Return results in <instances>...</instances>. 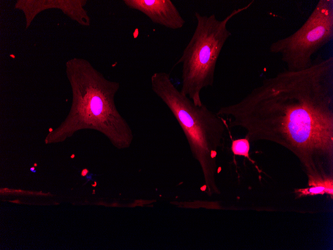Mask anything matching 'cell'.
I'll list each match as a JSON object with an SVG mask.
<instances>
[{"instance_id": "obj_1", "label": "cell", "mask_w": 333, "mask_h": 250, "mask_svg": "<svg viewBox=\"0 0 333 250\" xmlns=\"http://www.w3.org/2000/svg\"><path fill=\"white\" fill-rule=\"evenodd\" d=\"M217 114L227 118L230 128L245 129L249 141L268 140L288 148L309 177H320L316 160L333 158V58L266 78Z\"/></svg>"}, {"instance_id": "obj_2", "label": "cell", "mask_w": 333, "mask_h": 250, "mask_svg": "<svg viewBox=\"0 0 333 250\" xmlns=\"http://www.w3.org/2000/svg\"><path fill=\"white\" fill-rule=\"evenodd\" d=\"M151 83L153 91L169 108L183 131L202 169L208 193L215 192L217 149L226 128L225 120L204 104L195 105L175 87L169 73H153Z\"/></svg>"}, {"instance_id": "obj_3", "label": "cell", "mask_w": 333, "mask_h": 250, "mask_svg": "<svg viewBox=\"0 0 333 250\" xmlns=\"http://www.w3.org/2000/svg\"><path fill=\"white\" fill-rule=\"evenodd\" d=\"M253 3L234 9L222 20L215 14L202 15L195 12L196 26L189 42L175 65L182 64L180 92L195 105L203 103L200 92L212 86L216 65L222 48L231 35L227 28L228 22L234 16L248 8Z\"/></svg>"}, {"instance_id": "obj_4", "label": "cell", "mask_w": 333, "mask_h": 250, "mask_svg": "<svg viewBox=\"0 0 333 250\" xmlns=\"http://www.w3.org/2000/svg\"><path fill=\"white\" fill-rule=\"evenodd\" d=\"M84 65L78 84V126L98 129L119 148L128 147L133 138L132 130L117 110L114 100L119 83L105 80L87 64Z\"/></svg>"}, {"instance_id": "obj_5", "label": "cell", "mask_w": 333, "mask_h": 250, "mask_svg": "<svg viewBox=\"0 0 333 250\" xmlns=\"http://www.w3.org/2000/svg\"><path fill=\"white\" fill-rule=\"evenodd\" d=\"M333 38V1L320 0L304 24L296 31L271 43L269 51L280 55L289 71L306 69L313 55Z\"/></svg>"}, {"instance_id": "obj_6", "label": "cell", "mask_w": 333, "mask_h": 250, "mask_svg": "<svg viewBox=\"0 0 333 250\" xmlns=\"http://www.w3.org/2000/svg\"><path fill=\"white\" fill-rule=\"evenodd\" d=\"M123 1L130 8L144 13L153 22L168 28H181L185 22L170 0H123Z\"/></svg>"}, {"instance_id": "obj_7", "label": "cell", "mask_w": 333, "mask_h": 250, "mask_svg": "<svg viewBox=\"0 0 333 250\" xmlns=\"http://www.w3.org/2000/svg\"><path fill=\"white\" fill-rule=\"evenodd\" d=\"M309 185L313 186L310 188L300 190L303 194H324L325 193L333 195V182L332 178L309 180Z\"/></svg>"}, {"instance_id": "obj_8", "label": "cell", "mask_w": 333, "mask_h": 250, "mask_svg": "<svg viewBox=\"0 0 333 250\" xmlns=\"http://www.w3.org/2000/svg\"><path fill=\"white\" fill-rule=\"evenodd\" d=\"M231 149L234 155L242 156L251 160L249 154L250 141L246 138L233 140Z\"/></svg>"}, {"instance_id": "obj_9", "label": "cell", "mask_w": 333, "mask_h": 250, "mask_svg": "<svg viewBox=\"0 0 333 250\" xmlns=\"http://www.w3.org/2000/svg\"><path fill=\"white\" fill-rule=\"evenodd\" d=\"M30 170L32 171L33 172H35V170H34V167H31L30 168Z\"/></svg>"}, {"instance_id": "obj_10", "label": "cell", "mask_w": 333, "mask_h": 250, "mask_svg": "<svg viewBox=\"0 0 333 250\" xmlns=\"http://www.w3.org/2000/svg\"><path fill=\"white\" fill-rule=\"evenodd\" d=\"M74 156V155H73L71 157V158H73Z\"/></svg>"}, {"instance_id": "obj_11", "label": "cell", "mask_w": 333, "mask_h": 250, "mask_svg": "<svg viewBox=\"0 0 333 250\" xmlns=\"http://www.w3.org/2000/svg\"><path fill=\"white\" fill-rule=\"evenodd\" d=\"M34 165L35 166H37V165H36V164H34Z\"/></svg>"}]
</instances>
